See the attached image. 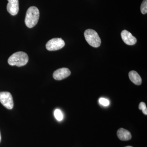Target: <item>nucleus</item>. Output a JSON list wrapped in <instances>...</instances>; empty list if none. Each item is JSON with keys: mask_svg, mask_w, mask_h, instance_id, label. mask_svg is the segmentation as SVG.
<instances>
[{"mask_svg": "<svg viewBox=\"0 0 147 147\" xmlns=\"http://www.w3.org/2000/svg\"><path fill=\"white\" fill-rule=\"evenodd\" d=\"M39 11L36 7L32 6L27 10L25 18V24L28 28H32L38 22L39 18Z\"/></svg>", "mask_w": 147, "mask_h": 147, "instance_id": "obj_1", "label": "nucleus"}, {"mask_svg": "<svg viewBox=\"0 0 147 147\" xmlns=\"http://www.w3.org/2000/svg\"><path fill=\"white\" fill-rule=\"evenodd\" d=\"M29 60L28 56L26 53L23 52H18L11 55L8 60L9 64L18 67L26 65Z\"/></svg>", "mask_w": 147, "mask_h": 147, "instance_id": "obj_2", "label": "nucleus"}, {"mask_svg": "<svg viewBox=\"0 0 147 147\" xmlns=\"http://www.w3.org/2000/svg\"><path fill=\"white\" fill-rule=\"evenodd\" d=\"M87 42L92 47H98L100 46L101 40L97 32L92 29H88L84 32Z\"/></svg>", "mask_w": 147, "mask_h": 147, "instance_id": "obj_3", "label": "nucleus"}, {"mask_svg": "<svg viewBox=\"0 0 147 147\" xmlns=\"http://www.w3.org/2000/svg\"><path fill=\"white\" fill-rule=\"evenodd\" d=\"M65 45L61 38H54L50 40L46 44V48L49 51H56L61 49Z\"/></svg>", "mask_w": 147, "mask_h": 147, "instance_id": "obj_4", "label": "nucleus"}, {"mask_svg": "<svg viewBox=\"0 0 147 147\" xmlns=\"http://www.w3.org/2000/svg\"><path fill=\"white\" fill-rule=\"evenodd\" d=\"M0 102L4 107L9 110L12 109L13 108V97L9 92H0Z\"/></svg>", "mask_w": 147, "mask_h": 147, "instance_id": "obj_5", "label": "nucleus"}, {"mask_svg": "<svg viewBox=\"0 0 147 147\" xmlns=\"http://www.w3.org/2000/svg\"><path fill=\"white\" fill-rule=\"evenodd\" d=\"M71 74V71L67 68H59L54 71L53 77L56 80L60 81L66 78Z\"/></svg>", "mask_w": 147, "mask_h": 147, "instance_id": "obj_6", "label": "nucleus"}, {"mask_svg": "<svg viewBox=\"0 0 147 147\" xmlns=\"http://www.w3.org/2000/svg\"><path fill=\"white\" fill-rule=\"evenodd\" d=\"M121 36L123 42L129 45H134L137 42V38L131 33L126 30H124L121 33Z\"/></svg>", "mask_w": 147, "mask_h": 147, "instance_id": "obj_7", "label": "nucleus"}, {"mask_svg": "<svg viewBox=\"0 0 147 147\" xmlns=\"http://www.w3.org/2000/svg\"><path fill=\"white\" fill-rule=\"evenodd\" d=\"M8 4L7 6V10L12 16H15L19 11L18 0H7Z\"/></svg>", "mask_w": 147, "mask_h": 147, "instance_id": "obj_8", "label": "nucleus"}, {"mask_svg": "<svg viewBox=\"0 0 147 147\" xmlns=\"http://www.w3.org/2000/svg\"><path fill=\"white\" fill-rule=\"evenodd\" d=\"M117 135L119 139L121 141H128L131 138V133L127 129L123 128H120L118 130Z\"/></svg>", "mask_w": 147, "mask_h": 147, "instance_id": "obj_9", "label": "nucleus"}, {"mask_svg": "<svg viewBox=\"0 0 147 147\" xmlns=\"http://www.w3.org/2000/svg\"><path fill=\"white\" fill-rule=\"evenodd\" d=\"M129 77L131 82L135 85L139 86L142 84V78L137 71L133 70L129 71Z\"/></svg>", "mask_w": 147, "mask_h": 147, "instance_id": "obj_10", "label": "nucleus"}, {"mask_svg": "<svg viewBox=\"0 0 147 147\" xmlns=\"http://www.w3.org/2000/svg\"><path fill=\"white\" fill-rule=\"evenodd\" d=\"M54 115L55 118L58 121H61L63 119V115L60 110L59 109H56L54 112Z\"/></svg>", "mask_w": 147, "mask_h": 147, "instance_id": "obj_11", "label": "nucleus"}, {"mask_svg": "<svg viewBox=\"0 0 147 147\" xmlns=\"http://www.w3.org/2000/svg\"><path fill=\"white\" fill-rule=\"evenodd\" d=\"M141 11L143 14L147 13V0H144L141 6Z\"/></svg>", "mask_w": 147, "mask_h": 147, "instance_id": "obj_12", "label": "nucleus"}, {"mask_svg": "<svg viewBox=\"0 0 147 147\" xmlns=\"http://www.w3.org/2000/svg\"><path fill=\"white\" fill-rule=\"evenodd\" d=\"M139 110H142V112L144 115H147V109L146 105V103L144 102H141L139 104Z\"/></svg>", "mask_w": 147, "mask_h": 147, "instance_id": "obj_13", "label": "nucleus"}, {"mask_svg": "<svg viewBox=\"0 0 147 147\" xmlns=\"http://www.w3.org/2000/svg\"><path fill=\"white\" fill-rule=\"evenodd\" d=\"M99 102L100 104L105 106H108L110 103V102H109V101L108 99L103 98H100L99 100Z\"/></svg>", "mask_w": 147, "mask_h": 147, "instance_id": "obj_14", "label": "nucleus"}, {"mask_svg": "<svg viewBox=\"0 0 147 147\" xmlns=\"http://www.w3.org/2000/svg\"><path fill=\"white\" fill-rule=\"evenodd\" d=\"M1 132H0V142H1Z\"/></svg>", "mask_w": 147, "mask_h": 147, "instance_id": "obj_15", "label": "nucleus"}, {"mask_svg": "<svg viewBox=\"0 0 147 147\" xmlns=\"http://www.w3.org/2000/svg\"><path fill=\"white\" fill-rule=\"evenodd\" d=\"M125 147H133L131 146H127Z\"/></svg>", "mask_w": 147, "mask_h": 147, "instance_id": "obj_16", "label": "nucleus"}]
</instances>
